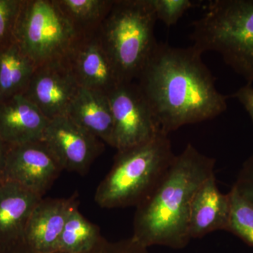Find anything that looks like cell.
Instances as JSON below:
<instances>
[{
	"label": "cell",
	"mask_w": 253,
	"mask_h": 253,
	"mask_svg": "<svg viewBox=\"0 0 253 253\" xmlns=\"http://www.w3.org/2000/svg\"><path fill=\"white\" fill-rule=\"evenodd\" d=\"M11 253H34L26 244H23ZM86 253H149L147 248L139 244L132 236L128 239L120 240L115 242L107 241L104 238L97 246Z\"/></svg>",
	"instance_id": "obj_23"
},
{
	"label": "cell",
	"mask_w": 253,
	"mask_h": 253,
	"mask_svg": "<svg viewBox=\"0 0 253 253\" xmlns=\"http://www.w3.org/2000/svg\"><path fill=\"white\" fill-rule=\"evenodd\" d=\"M63 169L42 140L9 146L2 179L42 197Z\"/></svg>",
	"instance_id": "obj_8"
},
{
	"label": "cell",
	"mask_w": 253,
	"mask_h": 253,
	"mask_svg": "<svg viewBox=\"0 0 253 253\" xmlns=\"http://www.w3.org/2000/svg\"><path fill=\"white\" fill-rule=\"evenodd\" d=\"M229 193L223 194L210 176L196 191L190 210L189 231L191 239H199L217 231H227L230 217Z\"/></svg>",
	"instance_id": "obj_15"
},
{
	"label": "cell",
	"mask_w": 253,
	"mask_h": 253,
	"mask_svg": "<svg viewBox=\"0 0 253 253\" xmlns=\"http://www.w3.org/2000/svg\"><path fill=\"white\" fill-rule=\"evenodd\" d=\"M83 36L94 34L109 14L114 0H56Z\"/></svg>",
	"instance_id": "obj_19"
},
{
	"label": "cell",
	"mask_w": 253,
	"mask_h": 253,
	"mask_svg": "<svg viewBox=\"0 0 253 253\" xmlns=\"http://www.w3.org/2000/svg\"><path fill=\"white\" fill-rule=\"evenodd\" d=\"M191 45L174 47L159 43L137 83L162 132L214 119L227 109L215 78Z\"/></svg>",
	"instance_id": "obj_1"
},
{
	"label": "cell",
	"mask_w": 253,
	"mask_h": 253,
	"mask_svg": "<svg viewBox=\"0 0 253 253\" xmlns=\"http://www.w3.org/2000/svg\"><path fill=\"white\" fill-rule=\"evenodd\" d=\"M36 68L15 42L0 49V101L23 94Z\"/></svg>",
	"instance_id": "obj_17"
},
{
	"label": "cell",
	"mask_w": 253,
	"mask_h": 253,
	"mask_svg": "<svg viewBox=\"0 0 253 253\" xmlns=\"http://www.w3.org/2000/svg\"><path fill=\"white\" fill-rule=\"evenodd\" d=\"M108 97L114 126L112 147L117 151L147 142L161 132L137 83H121Z\"/></svg>",
	"instance_id": "obj_7"
},
{
	"label": "cell",
	"mask_w": 253,
	"mask_h": 253,
	"mask_svg": "<svg viewBox=\"0 0 253 253\" xmlns=\"http://www.w3.org/2000/svg\"><path fill=\"white\" fill-rule=\"evenodd\" d=\"M175 156L169 135L162 131L147 142L118 151L96 189L95 202L106 209L136 208L159 184Z\"/></svg>",
	"instance_id": "obj_3"
},
{
	"label": "cell",
	"mask_w": 253,
	"mask_h": 253,
	"mask_svg": "<svg viewBox=\"0 0 253 253\" xmlns=\"http://www.w3.org/2000/svg\"><path fill=\"white\" fill-rule=\"evenodd\" d=\"M103 238L99 226L86 219L77 208L73 210L66 221L56 253H88L94 249Z\"/></svg>",
	"instance_id": "obj_18"
},
{
	"label": "cell",
	"mask_w": 253,
	"mask_h": 253,
	"mask_svg": "<svg viewBox=\"0 0 253 253\" xmlns=\"http://www.w3.org/2000/svg\"><path fill=\"white\" fill-rule=\"evenodd\" d=\"M229 194L231 210L227 231L253 248V204L241 196L234 186Z\"/></svg>",
	"instance_id": "obj_20"
},
{
	"label": "cell",
	"mask_w": 253,
	"mask_h": 253,
	"mask_svg": "<svg viewBox=\"0 0 253 253\" xmlns=\"http://www.w3.org/2000/svg\"><path fill=\"white\" fill-rule=\"evenodd\" d=\"M67 116L91 135L113 146L114 126L108 95L81 86Z\"/></svg>",
	"instance_id": "obj_16"
},
{
	"label": "cell",
	"mask_w": 253,
	"mask_h": 253,
	"mask_svg": "<svg viewBox=\"0 0 253 253\" xmlns=\"http://www.w3.org/2000/svg\"><path fill=\"white\" fill-rule=\"evenodd\" d=\"M23 0H0V49L14 42L15 28Z\"/></svg>",
	"instance_id": "obj_21"
},
{
	"label": "cell",
	"mask_w": 253,
	"mask_h": 253,
	"mask_svg": "<svg viewBox=\"0 0 253 253\" xmlns=\"http://www.w3.org/2000/svg\"><path fill=\"white\" fill-rule=\"evenodd\" d=\"M157 21L168 27L174 26L194 6L191 0H151Z\"/></svg>",
	"instance_id": "obj_22"
},
{
	"label": "cell",
	"mask_w": 253,
	"mask_h": 253,
	"mask_svg": "<svg viewBox=\"0 0 253 253\" xmlns=\"http://www.w3.org/2000/svg\"><path fill=\"white\" fill-rule=\"evenodd\" d=\"M67 61L81 87L109 95L123 83L96 33L83 37Z\"/></svg>",
	"instance_id": "obj_11"
},
{
	"label": "cell",
	"mask_w": 253,
	"mask_h": 253,
	"mask_svg": "<svg viewBox=\"0 0 253 253\" xmlns=\"http://www.w3.org/2000/svg\"><path fill=\"white\" fill-rule=\"evenodd\" d=\"M42 199L16 183L0 180V253L25 243L28 219Z\"/></svg>",
	"instance_id": "obj_13"
},
{
	"label": "cell",
	"mask_w": 253,
	"mask_h": 253,
	"mask_svg": "<svg viewBox=\"0 0 253 253\" xmlns=\"http://www.w3.org/2000/svg\"><path fill=\"white\" fill-rule=\"evenodd\" d=\"M215 160L189 144L174 161L159 184L136 206L132 237L144 247L182 249L191 239L189 221L196 191L214 174Z\"/></svg>",
	"instance_id": "obj_2"
},
{
	"label": "cell",
	"mask_w": 253,
	"mask_h": 253,
	"mask_svg": "<svg viewBox=\"0 0 253 253\" xmlns=\"http://www.w3.org/2000/svg\"><path fill=\"white\" fill-rule=\"evenodd\" d=\"M78 195L68 199H44L33 209L25 229L26 246L34 253H55L68 217L78 208Z\"/></svg>",
	"instance_id": "obj_12"
},
{
	"label": "cell",
	"mask_w": 253,
	"mask_h": 253,
	"mask_svg": "<svg viewBox=\"0 0 253 253\" xmlns=\"http://www.w3.org/2000/svg\"><path fill=\"white\" fill-rule=\"evenodd\" d=\"M42 141L51 150L63 169L85 175L104 145L76 124L68 116L49 121Z\"/></svg>",
	"instance_id": "obj_9"
},
{
	"label": "cell",
	"mask_w": 253,
	"mask_h": 253,
	"mask_svg": "<svg viewBox=\"0 0 253 253\" xmlns=\"http://www.w3.org/2000/svg\"><path fill=\"white\" fill-rule=\"evenodd\" d=\"M151 0H114L96 32L123 83L137 80L159 43Z\"/></svg>",
	"instance_id": "obj_5"
},
{
	"label": "cell",
	"mask_w": 253,
	"mask_h": 253,
	"mask_svg": "<svg viewBox=\"0 0 253 253\" xmlns=\"http://www.w3.org/2000/svg\"><path fill=\"white\" fill-rule=\"evenodd\" d=\"M233 186L253 204V154L245 161Z\"/></svg>",
	"instance_id": "obj_24"
},
{
	"label": "cell",
	"mask_w": 253,
	"mask_h": 253,
	"mask_svg": "<svg viewBox=\"0 0 253 253\" xmlns=\"http://www.w3.org/2000/svg\"><path fill=\"white\" fill-rule=\"evenodd\" d=\"M192 46L214 51L248 83H253V0H211L192 23Z\"/></svg>",
	"instance_id": "obj_4"
},
{
	"label": "cell",
	"mask_w": 253,
	"mask_h": 253,
	"mask_svg": "<svg viewBox=\"0 0 253 253\" xmlns=\"http://www.w3.org/2000/svg\"><path fill=\"white\" fill-rule=\"evenodd\" d=\"M49 123L23 94L0 101V136L9 146L42 140Z\"/></svg>",
	"instance_id": "obj_14"
},
{
	"label": "cell",
	"mask_w": 253,
	"mask_h": 253,
	"mask_svg": "<svg viewBox=\"0 0 253 253\" xmlns=\"http://www.w3.org/2000/svg\"><path fill=\"white\" fill-rule=\"evenodd\" d=\"M9 145L6 144L0 136V180L2 179L4 174L5 164H6V156H7Z\"/></svg>",
	"instance_id": "obj_26"
},
{
	"label": "cell",
	"mask_w": 253,
	"mask_h": 253,
	"mask_svg": "<svg viewBox=\"0 0 253 253\" xmlns=\"http://www.w3.org/2000/svg\"><path fill=\"white\" fill-rule=\"evenodd\" d=\"M83 37L56 0H23L14 42L37 66L66 61Z\"/></svg>",
	"instance_id": "obj_6"
},
{
	"label": "cell",
	"mask_w": 253,
	"mask_h": 253,
	"mask_svg": "<svg viewBox=\"0 0 253 253\" xmlns=\"http://www.w3.org/2000/svg\"><path fill=\"white\" fill-rule=\"evenodd\" d=\"M80 87L66 60L37 66L23 95L51 121L67 116Z\"/></svg>",
	"instance_id": "obj_10"
},
{
	"label": "cell",
	"mask_w": 253,
	"mask_h": 253,
	"mask_svg": "<svg viewBox=\"0 0 253 253\" xmlns=\"http://www.w3.org/2000/svg\"><path fill=\"white\" fill-rule=\"evenodd\" d=\"M230 97L237 99L244 106L249 113L253 123V86L252 84L247 83L246 85L241 86Z\"/></svg>",
	"instance_id": "obj_25"
}]
</instances>
